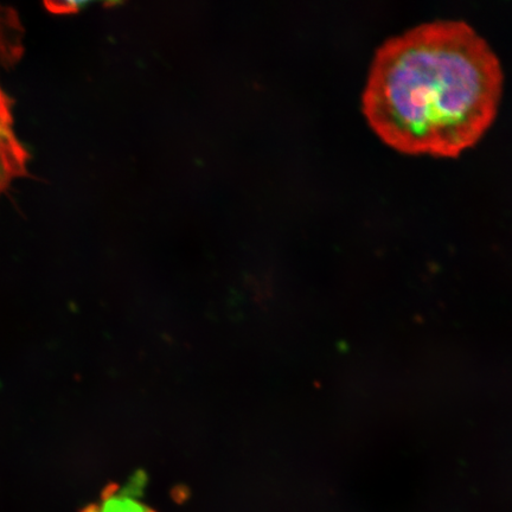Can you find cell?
<instances>
[{"label": "cell", "instance_id": "5b68a950", "mask_svg": "<svg viewBox=\"0 0 512 512\" xmlns=\"http://www.w3.org/2000/svg\"><path fill=\"white\" fill-rule=\"evenodd\" d=\"M82 3L76 2H47L44 3L46 9L55 15H72L80 11Z\"/></svg>", "mask_w": 512, "mask_h": 512}, {"label": "cell", "instance_id": "6da1fadb", "mask_svg": "<svg viewBox=\"0 0 512 512\" xmlns=\"http://www.w3.org/2000/svg\"><path fill=\"white\" fill-rule=\"evenodd\" d=\"M503 81L498 56L472 25L437 19L376 49L362 111L392 149L456 158L494 123Z\"/></svg>", "mask_w": 512, "mask_h": 512}, {"label": "cell", "instance_id": "3957f363", "mask_svg": "<svg viewBox=\"0 0 512 512\" xmlns=\"http://www.w3.org/2000/svg\"><path fill=\"white\" fill-rule=\"evenodd\" d=\"M24 28L17 11L0 5V67L11 68L24 54Z\"/></svg>", "mask_w": 512, "mask_h": 512}, {"label": "cell", "instance_id": "7a4b0ae2", "mask_svg": "<svg viewBox=\"0 0 512 512\" xmlns=\"http://www.w3.org/2000/svg\"><path fill=\"white\" fill-rule=\"evenodd\" d=\"M29 155L12 130L9 96L0 87V195L14 179L28 176Z\"/></svg>", "mask_w": 512, "mask_h": 512}, {"label": "cell", "instance_id": "277c9868", "mask_svg": "<svg viewBox=\"0 0 512 512\" xmlns=\"http://www.w3.org/2000/svg\"><path fill=\"white\" fill-rule=\"evenodd\" d=\"M94 512H155L147 508L145 504L140 503L131 492H119L107 496L102 502L101 507Z\"/></svg>", "mask_w": 512, "mask_h": 512}]
</instances>
